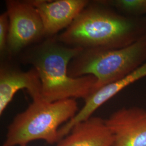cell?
Wrapping results in <instances>:
<instances>
[{
  "label": "cell",
  "mask_w": 146,
  "mask_h": 146,
  "mask_svg": "<svg viewBox=\"0 0 146 146\" xmlns=\"http://www.w3.org/2000/svg\"><path fill=\"white\" fill-rule=\"evenodd\" d=\"M146 33V17L121 14L103 1L89 2L73 23L56 37L69 47L82 50L117 49Z\"/></svg>",
  "instance_id": "obj_1"
},
{
  "label": "cell",
  "mask_w": 146,
  "mask_h": 146,
  "mask_svg": "<svg viewBox=\"0 0 146 146\" xmlns=\"http://www.w3.org/2000/svg\"><path fill=\"white\" fill-rule=\"evenodd\" d=\"M82 49L58 41L56 36L47 37L25 54V62L31 64L41 82V96L48 102L67 99L86 100L94 93L97 80L93 75L72 78L70 61Z\"/></svg>",
  "instance_id": "obj_2"
},
{
  "label": "cell",
  "mask_w": 146,
  "mask_h": 146,
  "mask_svg": "<svg viewBox=\"0 0 146 146\" xmlns=\"http://www.w3.org/2000/svg\"><path fill=\"white\" fill-rule=\"evenodd\" d=\"M75 99L48 102L33 100L25 111L16 116L8 126L2 146H23L32 141L43 140L49 144L60 140L58 131L76 115Z\"/></svg>",
  "instance_id": "obj_3"
},
{
  "label": "cell",
  "mask_w": 146,
  "mask_h": 146,
  "mask_svg": "<svg viewBox=\"0 0 146 146\" xmlns=\"http://www.w3.org/2000/svg\"><path fill=\"white\" fill-rule=\"evenodd\" d=\"M146 62V33L130 45L117 49L82 50L68 66L72 78L93 75L94 93L125 78Z\"/></svg>",
  "instance_id": "obj_4"
},
{
  "label": "cell",
  "mask_w": 146,
  "mask_h": 146,
  "mask_svg": "<svg viewBox=\"0 0 146 146\" xmlns=\"http://www.w3.org/2000/svg\"><path fill=\"white\" fill-rule=\"evenodd\" d=\"M9 20L7 55L14 56L45 37L42 20L31 1L7 0Z\"/></svg>",
  "instance_id": "obj_5"
},
{
  "label": "cell",
  "mask_w": 146,
  "mask_h": 146,
  "mask_svg": "<svg viewBox=\"0 0 146 146\" xmlns=\"http://www.w3.org/2000/svg\"><path fill=\"white\" fill-rule=\"evenodd\" d=\"M111 131L112 146H146V110L123 107L106 120Z\"/></svg>",
  "instance_id": "obj_6"
},
{
  "label": "cell",
  "mask_w": 146,
  "mask_h": 146,
  "mask_svg": "<svg viewBox=\"0 0 146 146\" xmlns=\"http://www.w3.org/2000/svg\"><path fill=\"white\" fill-rule=\"evenodd\" d=\"M42 20L45 37L55 36L69 26L89 3L87 0H31Z\"/></svg>",
  "instance_id": "obj_7"
},
{
  "label": "cell",
  "mask_w": 146,
  "mask_h": 146,
  "mask_svg": "<svg viewBox=\"0 0 146 146\" xmlns=\"http://www.w3.org/2000/svg\"><path fill=\"white\" fill-rule=\"evenodd\" d=\"M26 89L33 100L42 99L41 82L34 68L22 71L19 68L1 63L0 68V115L20 90Z\"/></svg>",
  "instance_id": "obj_8"
},
{
  "label": "cell",
  "mask_w": 146,
  "mask_h": 146,
  "mask_svg": "<svg viewBox=\"0 0 146 146\" xmlns=\"http://www.w3.org/2000/svg\"><path fill=\"white\" fill-rule=\"evenodd\" d=\"M113 141L106 120L92 116L74 125L56 146H112Z\"/></svg>",
  "instance_id": "obj_9"
},
{
  "label": "cell",
  "mask_w": 146,
  "mask_h": 146,
  "mask_svg": "<svg viewBox=\"0 0 146 146\" xmlns=\"http://www.w3.org/2000/svg\"><path fill=\"white\" fill-rule=\"evenodd\" d=\"M104 3L124 15L141 17L146 15V0H109Z\"/></svg>",
  "instance_id": "obj_10"
},
{
  "label": "cell",
  "mask_w": 146,
  "mask_h": 146,
  "mask_svg": "<svg viewBox=\"0 0 146 146\" xmlns=\"http://www.w3.org/2000/svg\"><path fill=\"white\" fill-rule=\"evenodd\" d=\"M9 34V20L5 11L0 15V52L1 55L7 54L8 41Z\"/></svg>",
  "instance_id": "obj_11"
},
{
  "label": "cell",
  "mask_w": 146,
  "mask_h": 146,
  "mask_svg": "<svg viewBox=\"0 0 146 146\" xmlns=\"http://www.w3.org/2000/svg\"></svg>",
  "instance_id": "obj_12"
}]
</instances>
